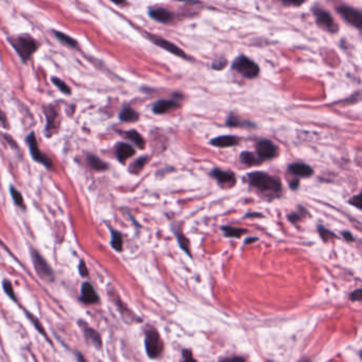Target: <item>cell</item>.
Instances as JSON below:
<instances>
[{
  "label": "cell",
  "mask_w": 362,
  "mask_h": 362,
  "mask_svg": "<svg viewBox=\"0 0 362 362\" xmlns=\"http://www.w3.org/2000/svg\"><path fill=\"white\" fill-rule=\"evenodd\" d=\"M248 177L250 186L256 189L267 200L272 201L279 198L283 192V185L278 177L259 171L250 173Z\"/></svg>",
  "instance_id": "6da1fadb"
},
{
  "label": "cell",
  "mask_w": 362,
  "mask_h": 362,
  "mask_svg": "<svg viewBox=\"0 0 362 362\" xmlns=\"http://www.w3.org/2000/svg\"><path fill=\"white\" fill-rule=\"evenodd\" d=\"M9 42L23 62H27L39 47L38 42L30 35H20L16 36V38H11L9 39Z\"/></svg>",
  "instance_id": "7a4b0ae2"
},
{
  "label": "cell",
  "mask_w": 362,
  "mask_h": 362,
  "mask_svg": "<svg viewBox=\"0 0 362 362\" xmlns=\"http://www.w3.org/2000/svg\"><path fill=\"white\" fill-rule=\"evenodd\" d=\"M232 68L247 79H254L259 75V66L245 55H239L236 58Z\"/></svg>",
  "instance_id": "3957f363"
},
{
  "label": "cell",
  "mask_w": 362,
  "mask_h": 362,
  "mask_svg": "<svg viewBox=\"0 0 362 362\" xmlns=\"http://www.w3.org/2000/svg\"><path fill=\"white\" fill-rule=\"evenodd\" d=\"M145 346L147 354L152 359L157 358L162 354L164 349L163 341L161 339V336L154 328H149L146 331Z\"/></svg>",
  "instance_id": "277c9868"
},
{
  "label": "cell",
  "mask_w": 362,
  "mask_h": 362,
  "mask_svg": "<svg viewBox=\"0 0 362 362\" xmlns=\"http://www.w3.org/2000/svg\"><path fill=\"white\" fill-rule=\"evenodd\" d=\"M312 13L315 15L317 23L321 28L325 29L330 33H336L338 31L339 29L338 24H337L334 17L331 16L328 11H326L322 7H319V5H315V7L312 8Z\"/></svg>",
  "instance_id": "5b68a950"
},
{
  "label": "cell",
  "mask_w": 362,
  "mask_h": 362,
  "mask_svg": "<svg viewBox=\"0 0 362 362\" xmlns=\"http://www.w3.org/2000/svg\"><path fill=\"white\" fill-rule=\"evenodd\" d=\"M31 256H32V261H33V265L35 268V271L39 274L40 277L46 281H53L54 273L52 271L50 265H49L44 257H43L36 250L31 251Z\"/></svg>",
  "instance_id": "8992f818"
},
{
  "label": "cell",
  "mask_w": 362,
  "mask_h": 362,
  "mask_svg": "<svg viewBox=\"0 0 362 362\" xmlns=\"http://www.w3.org/2000/svg\"><path fill=\"white\" fill-rule=\"evenodd\" d=\"M336 10L338 11V13L342 16L343 20L346 21L348 23H351L352 26L357 29L362 28V13L360 10L345 4L339 5Z\"/></svg>",
  "instance_id": "52a82bcc"
},
{
  "label": "cell",
  "mask_w": 362,
  "mask_h": 362,
  "mask_svg": "<svg viewBox=\"0 0 362 362\" xmlns=\"http://www.w3.org/2000/svg\"><path fill=\"white\" fill-rule=\"evenodd\" d=\"M27 143L29 145V149H30V152H31V155H32L34 161L43 164L45 166V167H47L49 169L52 168V161L47 155L43 154L42 151L40 150L38 140H36L34 133H31L27 137Z\"/></svg>",
  "instance_id": "ba28073f"
},
{
  "label": "cell",
  "mask_w": 362,
  "mask_h": 362,
  "mask_svg": "<svg viewBox=\"0 0 362 362\" xmlns=\"http://www.w3.org/2000/svg\"><path fill=\"white\" fill-rule=\"evenodd\" d=\"M256 153L261 161L272 159L277 155V147H276L271 140L261 139L256 145Z\"/></svg>",
  "instance_id": "9c48e42d"
},
{
  "label": "cell",
  "mask_w": 362,
  "mask_h": 362,
  "mask_svg": "<svg viewBox=\"0 0 362 362\" xmlns=\"http://www.w3.org/2000/svg\"><path fill=\"white\" fill-rule=\"evenodd\" d=\"M148 39L153 43V44H155L156 46L165 49V50H167L168 52L176 55V57H180V58H183V59H188L186 53L184 52L180 47H177L176 45L172 44L171 42L161 38V36L148 34Z\"/></svg>",
  "instance_id": "30bf717a"
},
{
  "label": "cell",
  "mask_w": 362,
  "mask_h": 362,
  "mask_svg": "<svg viewBox=\"0 0 362 362\" xmlns=\"http://www.w3.org/2000/svg\"><path fill=\"white\" fill-rule=\"evenodd\" d=\"M211 175L213 177H214L216 181L218 182L219 185L221 187H223V188H225V187L231 188L236 184L235 174L233 173L232 171H229V170H222L220 168H214L212 171Z\"/></svg>",
  "instance_id": "8fae6325"
},
{
  "label": "cell",
  "mask_w": 362,
  "mask_h": 362,
  "mask_svg": "<svg viewBox=\"0 0 362 362\" xmlns=\"http://www.w3.org/2000/svg\"><path fill=\"white\" fill-rule=\"evenodd\" d=\"M80 327H81L83 334L85 336V339H86L88 342H90L91 344L96 346L97 348H101L102 347V339L100 334L94 328H91L87 323H85L83 321H79L78 322Z\"/></svg>",
  "instance_id": "7c38bea8"
},
{
  "label": "cell",
  "mask_w": 362,
  "mask_h": 362,
  "mask_svg": "<svg viewBox=\"0 0 362 362\" xmlns=\"http://www.w3.org/2000/svg\"><path fill=\"white\" fill-rule=\"evenodd\" d=\"M239 142H240V138L234 135H222V136L213 138L210 144L218 148H231V147L237 146Z\"/></svg>",
  "instance_id": "4fadbf2b"
},
{
  "label": "cell",
  "mask_w": 362,
  "mask_h": 362,
  "mask_svg": "<svg viewBox=\"0 0 362 362\" xmlns=\"http://www.w3.org/2000/svg\"><path fill=\"white\" fill-rule=\"evenodd\" d=\"M149 15L152 20L162 23L170 22L174 18L172 12L165 8H152L149 10Z\"/></svg>",
  "instance_id": "5bb4252c"
},
{
  "label": "cell",
  "mask_w": 362,
  "mask_h": 362,
  "mask_svg": "<svg viewBox=\"0 0 362 362\" xmlns=\"http://www.w3.org/2000/svg\"><path fill=\"white\" fill-rule=\"evenodd\" d=\"M81 300L87 305H93L99 302V297L95 291L94 287L89 283H83L81 288Z\"/></svg>",
  "instance_id": "9a60e30c"
},
{
  "label": "cell",
  "mask_w": 362,
  "mask_h": 362,
  "mask_svg": "<svg viewBox=\"0 0 362 362\" xmlns=\"http://www.w3.org/2000/svg\"><path fill=\"white\" fill-rule=\"evenodd\" d=\"M179 107V101L174 100H158L152 106V110L154 114L163 115L170 112L171 109Z\"/></svg>",
  "instance_id": "2e32d148"
},
{
  "label": "cell",
  "mask_w": 362,
  "mask_h": 362,
  "mask_svg": "<svg viewBox=\"0 0 362 362\" xmlns=\"http://www.w3.org/2000/svg\"><path fill=\"white\" fill-rule=\"evenodd\" d=\"M289 172L298 177H309L314 174V169L304 163H293L289 166Z\"/></svg>",
  "instance_id": "e0dca14e"
},
{
  "label": "cell",
  "mask_w": 362,
  "mask_h": 362,
  "mask_svg": "<svg viewBox=\"0 0 362 362\" xmlns=\"http://www.w3.org/2000/svg\"><path fill=\"white\" fill-rule=\"evenodd\" d=\"M135 154V149L128 144H119L116 149V156L120 163H125L127 159Z\"/></svg>",
  "instance_id": "ac0fdd59"
},
{
  "label": "cell",
  "mask_w": 362,
  "mask_h": 362,
  "mask_svg": "<svg viewBox=\"0 0 362 362\" xmlns=\"http://www.w3.org/2000/svg\"><path fill=\"white\" fill-rule=\"evenodd\" d=\"M240 161L245 166H256V165H259L262 163L261 159L257 156L255 153H252L250 151L241 152Z\"/></svg>",
  "instance_id": "d6986e66"
},
{
  "label": "cell",
  "mask_w": 362,
  "mask_h": 362,
  "mask_svg": "<svg viewBox=\"0 0 362 362\" xmlns=\"http://www.w3.org/2000/svg\"><path fill=\"white\" fill-rule=\"evenodd\" d=\"M139 115L138 113L135 112V110L128 106H125L121 109V112L119 114V118L121 121L125 122H134L138 120Z\"/></svg>",
  "instance_id": "ffe728a7"
},
{
  "label": "cell",
  "mask_w": 362,
  "mask_h": 362,
  "mask_svg": "<svg viewBox=\"0 0 362 362\" xmlns=\"http://www.w3.org/2000/svg\"><path fill=\"white\" fill-rule=\"evenodd\" d=\"M226 126L232 127V128H237V127H255L253 122L251 121H245L241 120L240 118L236 116L235 114H231L228 119H226Z\"/></svg>",
  "instance_id": "44dd1931"
},
{
  "label": "cell",
  "mask_w": 362,
  "mask_h": 362,
  "mask_svg": "<svg viewBox=\"0 0 362 362\" xmlns=\"http://www.w3.org/2000/svg\"><path fill=\"white\" fill-rule=\"evenodd\" d=\"M126 137L128 139H130L131 142L137 147V148L139 149H145L146 147V142L145 139L143 138L142 135H140L137 131L135 130H131L128 132H126Z\"/></svg>",
  "instance_id": "7402d4cb"
},
{
  "label": "cell",
  "mask_w": 362,
  "mask_h": 362,
  "mask_svg": "<svg viewBox=\"0 0 362 362\" xmlns=\"http://www.w3.org/2000/svg\"><path fill=\"white\" fill-rule=\"evenodd\" d=\"M87 163L90 166V168H93L94 170L97 171H104L108 168L107 164H106L103 161H101L99 157H97L96 155L93 154L87 155Z\"/></svg>",
  "instance_id": "603a6c76"
},
{
  "label": "cell",
  "mask_w": 362,
  "mask_h": 362,
  "mask_svg": "<svg viewBox=\"0 0 362 362\" xmlns=\"http://www.w3.org/2000/svg\"><path fill=\"white\" fill-rule=\"evenodd\" d=\"M110 233H112V240H110V244H112L114 250L117 251V252H120V251H122V247H124V239H122V235L119 232L115 231V230H110Z\"/></svg>",
  "instance_id": "cb8c5ba5"
},
{
  "label": "cell",
  "mask_w": 362,
  "mask_h": 362,
  "mask_svg": "<svg viewBox=\"0 0 362 362\" xmlns=\"http://www.w3.org/2000/svg\"><path fill=\"white\" fill-rule=\"evenodd\" d=\"M222 231L226 237H231V238H239L241 235H243L244 233H247V230L234 228V226H229V225L222 226Z\"/></svg>",
  "instance_id": "d4e9b609"
},
{
  "label": "cell",
  "mask_w": 362,
  "mask_h": 362,
  "mask_svg": "<svg viewBox=\"0 0 362 362\" xmlns=\"http://www.w3.org/2000/svg\"><path fill=\"white\" fill-rule=\"evenodd\" d=\"M148 159L149 157L148 156H142L139 157L138 159H136L130 167V171L132 173H138L140 172L144 169V167L146 166V164L148 163Z\"/></svg>",
  "instance_id": "484cf974"
},
{
  "label": "cell",
  "mask_w": 362,
  "mask_h": 362,
  "mask_svg": "<svg viewBox=\"0 0 362 362\" xmlns=\"http://www.w3.org/2000/svg\"><path fill=\"white\" fill-rule=\"evenodd\" d=\"M55 36H57V39L61 42L63 43V44L69 46V47H72V48H76L78 46V43L76 40H73L72 38H70V36L66 35L65 33H62V32H58L55 31Z\"/></svg>",
  "instance_id": "4316f807"
},
{
  "label": "cell",
  "mask_w": 362,
  "mask_h": 362,
  "mask_svg": "<svg viewBox=\"0 0 362 362\" xmlns=\"http://www.w3.org/2000/svg\"><path fill=\"white\" fill-rule=\"evenodd\" d=\"M174 234L176 236L177 242H179L180 247L184 251H185V252L190 256V249H189V241H188V239L185 237V235H184L181 231H174Z\"/></svg>",
  "instance_id": "83f0119b"
},
{
  "label": "cell",
  "mask_w": 362,
  "mask_h": 362,
  "mask_svg": "<svg viewBox=\"0 0 362 362\" xmlns=\"http://www.w3.org/2000/svg\"><path fill=\"white\" fill-rule=\"evenodd\" d=\"M51 81H52V83L55 85V86H57L61 91H63L64 94L69 95V94L71 93V90H70V88L68 87V85H67L64 81H62V80H61V79L53 77Z\"/></svg>",
  "instance_id": "f1b7e54d"
},
{
  "label": "cell",
  "mask_w": 362,
  "mask_h": 362,
  "mask_svg": "<svg viewBox=\"0 0 362 362\" xmlns=\"http://www.w3.org/2000/svg\"><path fill=\"white\" fill-rule=\"evenodd\" d=\"M10 193H11V195H12V198H13V200H14V202H15V204L18 205V206L22 207V208H24L23 199H22L21 193L20 192H18L17 189H15L13 186H11V187H10Z\"/></svg>",
  "instance_id": "f546056e"
},
{
  "label": "cell",
  "mask_w": 362,
  "mask_h": 362,
  "mask_svg": "<svg viewBox=\"0 0 362 362\" xmlns=\"http://www.w3.org/2000/svg\"><path fill=\"white\" fill-rule=\"evenodd\" d=\"M2 287H3L4 292L7 293V296L16 302V298H15V293H14V288H13V285H12L11 281L8 280V279H4L3 283H2Z\"/></svg>",
  "instance_id": "4dcf8cb0"
},
{
  "label": "cell",
  "mask_w": 362,
  "mask_h": 362,
  "mask_svg": "<svg viewBox=\"0 0 362 362\" xmlns=\"http://www.w3.org/2000/svg\"><path fill=\"white\" fill-rule=\"evenodd\" d=\"M318 230H319V234H320V236L322 237V239H323L324 241H328V240H330V239L336 238V235L334 234L333 232H330V231L326 230V229L323 228V226H321V225L318 226Z\"/></svg>",
  "instance_id": "1f68e13d"
},
{
  "label": "cell",
  "mask_w": 362,
  "mask_h": 362,
  "mask_svg": "<svg viewBox=\"0 0 362 362\" xmlns=\"http://www.w3.org/2000/svg\"><path fill=\"white\" fill-rule=\"evenodd\" d=\"M26 314L28 315V317H29V320L32 322V324L34 325V326H35V328H36V329H38V330L40 331V333H41L42 335H44V336L46 337V338H47V335H46V333H45V330H44V328H43L42 324L40 323V321L38 320V319H36V318H35L34 316H32L31 314H29V312H28V311H26Z\"/></svg>",
  "instance_id": "d6a6232c"
},
{
  "label": "cell",
  "mask_w": 362,
  "mask_h": 362,
  "mask_svg": "<svg viewBox=\"0 0 362 362\" xmlns=\"http://www.w3.org/2000/svg\"><path fill=\"white\" fill-rule=\"evenodd\" d=\"M304 210H305L304 207H300V211H302V212H299V213H292L290 214H288V219H289L292 223L298 222V221L300 219H302V217H304V214L302 213Z\"/></svg>",
  "instance_id": "836d02e7"
},
{
  "label": "cell",
  "mask_w": 362,
  "mask_h": 362,
  "mask_svg": "<svg viewBox=\"0 0 362 362\" xmlns=\"http://www.w3.org/2000/svg\"><path fill=\"white\" fill-rule=\"evenodd\" d=\"M226 64H228V61L224 60V59L216 60L213 63V68L216 69V70H222L224 68V67L226 66Z\"/></svg>",
  "instance_id": "e575fe53"
},
{
  "label": "cell",
  "mask_w": 362,
  "mask_h": 362,
  "mask_svg": "<svg viewBox=\"0 0 362 362\" xmlns=\"http://www.w3.org/2000/svg\"><path fill=\"white\" fill-rule=\"evenodd\" d=\"M361 193L355 195L354 198H352L351 200L348 201V203L351 205H354L356 208H358V210H360L361 208Z\"/></svg>",
  "instance_id": "d590c367"
},
{
  "label": "cell",
  "mask_w": 362,
  "mask_h": 362,
  "mask_svg": "<svg viewBox=\"0 0 362 362\" xmlns=\"http://www.w3.org/2000/svg\"><path fill=\"white\" fill-rule=\"evenodd\" d=\"M79 273L81 274V276H83V277H85V276L88 275V270H87V267L86 265H85V262L83 260L80 261L79 263Z\"/></svg>",
  "instance_id": "8d00e7d4"
},
{
  "label": "cell",
  "mask_w": 362,
  "mask_h": 362,
  "mask_svg": "<svg viewBox=\"0 0 362 362\" xmlns=\"http://www.w3.org/2000/svg\"><path fill=\"white\" fill-rule=\"evenodd\" d=\"M361 298H362L361 289H357V290L354 291V292L351 294V298L354 299V300H357V302H360V300H361Z\"/></svg>",
  "instance_id": "74e56055"
},
{
  "label": "cell",
  "mask_w": 362,
  "mask_h": 362,
  "mask_svg": "<svg viewBox=\"0 0 362 362\" xmlns=\"http://www.w3.org/2000/svg\"><path fill=\"white\" fill-rule=\"evenodd\" d=\"M183 356H184V357H185V358H184V360H183L182 362H197V361H195V360L192 358V353H190V352H187V351L183 352Z\"/></svg>",
  "instance_id": "f35d334b"
},
{
  "label": "cell",
  "mask_w": 362,
  "mask_h": 362,
  "mask_svg": "<svg viewBox=\"0 0 362 362\" xmlns=\"http://www.w3.org/2000/svg\"><path fill=\"white\" fill-rule=\"evenodd\" d=\"M220 362H245V361L242 357H231V358L221 360Z\"/></svg>",
  "instance_id": "ab89813d"
},
{
  "label": "cell",
  "mask_w": 362,
  "mask_h": 362,
  "mask_svg": "<svg viewBox=\"0 0 362 362\" xmlns=\"http://www.w3.org/2000/svg\"><path fill=\"white\" fill-rule=\"evenodd\" d=\"M298 185H299V182L298 179H294L291 183H290V188L292 190H297L298 188Z\"/></svg>",
  "instance_id": "60d3db41"
},
{
  "label": "cell",
  "mask_w": 362,
  "mask_h": 362,
  "mask_svg": "<svg viewBox=\"0 0 362 362\" xmlns=\"http://www.w3.org/2000/svg\"><path fill=\"white\" fill-rule=\"evenodd\" d=\"M343 236H344V238L346 239L347 241H352V240H354V237H353V235H352L351 233H349V232H344V233H343Z\"/></svg>",
  "instance_id": "b9f144b4"
},
{
  "label": "cell",
  "mask_w": 362,
  "mask_h": 362,
  "mask_svg": "<svg viewBox=\"0 0 362 362\" xmlns=\"http://www.w3.org/2000/svg\"><path fill=\"white\" fill-rule=\"evenodd\" d=\"M77 358H78V361L79 362H87V360L83 357L82 354L79 353V352L77 353Z\"/></svg>",
  "instance_id": "7bdbcfd3"
},
{
  "label": "cell",
  "mask_w": 362,
  "mask_h": 362,
  "mask_svg": "<svg viewBox=\"0 0 362 362\" xmlns=\"http://www.w3.org/2000/svg\"><path fill=\"white\" fill-rule=\"evenodd\" d=\"M245 218H250V217H262V214L261 213H247V214H245V216H244Z\"/></svg>",
  "instance_id": "ee69618b"
},
{
  "label": "cell",
  "mask_w": 362,
  "mask_h": 362,
  "mask_svg": "<svg viewBox=\"0 0 362 362\" xmlns=\"http://www.w3.org/2000/svg\"><path fill=\"white\" fill-rule=\"evenodd\" d=\"M283 3L286 4V5H300V4H302L303 2H294V1H292V2H288V1H283Z\"/></svg>",
  "instance_id": "f6af8a7d"
},
{
  "label": "cell",
  "mask_w": 362,
  "mask_h": 362,
  "mask_svg": "<svg viewBox=\"0 0 362 362\" xmlns=\"http://www.w3.org/2000/svg\"><path fill=\"white\" fill-rule=\"evenodd\" d=\"M257 238H252V239H248V240H245V243H250V241H256Z\"/></svg>",
  "instance_id": "bcb514c9"
},
{
  "label": "cell",
  "mask_w": 362,
  "mask_h": 362,
  "mask_svg": "<svg viewBox=\"0 0 362 362\" xmlns=\"http://www.w3.org/2000/svg\"><path fill=\"white\" fill-rule=\"evenodd\" d=\"M303 362H309L308 360H305V361H303Z\"/></svg>",
  "instance_id": "7dc6e473"
},
{
  "label": "cell",
  "mask_w": 362,
  "mask_h": 362,
  "mask_svg": "<svg viewBox=\"0 0 362 362\" xmlns=\"http://www.w3.org/2000/svg\"><path fill=\"white\" fill-rule=\"evenodd\" d=\"M268 362H272V361H268Z\"/></svg>",
  "instance_id": "c3c4849f"
}]
</instances>
